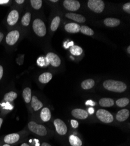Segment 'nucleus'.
Returning a JSON list of instances; mask_svg holds the SVG:
<instances>
[{
  "label": "nucleus",
  "mask_w": 130,
  "mask_h": 146,
  "mask_svg": "<svg viewBox=\"0 0 130 146\" xmlns=\"http://www.w3.org/2000/svg\"><path fill=\"white\" fill-rule=\"evenodd\" d=\"M103 87L108 91L121 93L127 90L126 84L122 81L113 80H106L103 84Z\"/></svg>",
  "instance_id": "obj_1"
},
{
  "label": "nucleus",
  "mask_w": 130,
  "mask_h": 146,
  "mask_svg": "<svg viewBox=\"0 0 130 146\" xmlns=\"http://www.w3.org/2000/svg\"><path fill=\"white\" fill-rule=\"evenodd\" d=\"M29 130L34 135H36L38 136L44 137L46 136L47 134V130L45 126L42 125L38 124L34 121H30L28 125Z\"/></svg>",
  "instance_id": "obj_2"
},
{
  "label": "nucleus",
  "mask_w": 130,
  "mask_h": 146,
  "mask_svg": "<svg viewBox=\"0 0 130 146\" xmlns=\"http://www.w3.org/2000/svg\"><path fill=\"white\" fill-rule=\"evenodd\" d=\"M33 29L38 36L43 37L46 34V27L44 22L40 19H36L33 22Z\"/></svg>",
  "instance_id": "obj_3"
},
{
  "label": "nucleus",
  "mask_w": 130,
  "mask_h": 146,
  "mask_svg": "<svg viewBox=\"0 0 130 146\" xmlns=\"http://www.w3.org/2000/svg\"><path fill=\"white\" fill-rule=\"evenodd\" d=\"M96 116L101 121L105 123H110L114 120L113 115L105 109H100L96 112Z\"/></svg>",
  "instance_id": "obj_4"
},
{
  "label": "nucleus",
  "mask_w": 130,
  "mask_h": 146,
  "mask_svg": "<svg viewBox=\"0 0 130 146\" xmlns=\"http://www.w3.org/2000/svg\"><path fill=\"white\" fill-rule=\"evenodd\" d=\"M88 6L90 9L96 13H101L103 11L105 5L102 0H89Z\"/></svg>",
  "instance_id": "obj_5"
},
{
  "label": "nucleus",
  "mask_w": 130,
  "mask_h": 146,
  "mask_svg": "<svg viewBox=\"0 0 130 146\" xmlns=\"http://www.w3.org/2000/svg\"><path fill=\"white\" fill-rule=\"evenodd\" d=\"M55 130L58 135L64 136L67 133V127L66 124L60 119H56L54 121Z\"/></svg>",
  "instance_id": "obj_6"
},
{
  "label": "nucleus",
  "mask_w": 130,
  "mask_h": 146,
  "mask_svg": "<svg viewBox=\"0 0 130 146\" xmlns=\"http://www.w3.org/2000/svg\"><path fill=\"white\" fill-rule=\"evenodd\" d=\"M20 37V33L18 31L14 30L8 33L6 37V42L8 45L13 46L15 44Z\"/></svg>",
  "instance_id": "obj_7"
},
{
  "label": "nucleus",
  "mask_w": 130,
  "mask_h": 146,
  "mask_svg": "<svg viewBox=\"0 0 130 146\" xmlns=\"http://www.w3.org/2000/svg\"><path fill=\"white\" fill-rule=\"evenodd\" d=\"M21 138V135L19 133H11L5 136L3 138V142L5 144H14L19 141Z\"/></svg>",
  "instance_id": "obj_8"
},
{
  "label": "nucleus",
  "mask_w": 130,
  "mask_h": 146,
  "mask_svg": "<svg viewBox=\"0 0 130 146\" xmlns=\"http://www.w3.org/2000/svg\"><path fill=\"white\" fill-rule=\"evenodd\" d=\"M63 5L65 8L71 11H76L81 7L80 3L77 0H65Z\"/></svg>",
  "instance_id": "obj_9"
},
{
  "label": "nucleus",
  "mask_w": 130,
  "mask_h": 146,
  "mask_svg": "<svg viewBox=\"0 0 130 146\" xmlns=\"http://www.w3.org/2000/svg\"><path fill=\"white\" fill-rule=\"evenodd\" d=\"M46 58L48 59L49 63L53 67H57L61 64V59L56 54L53 53H47Z\"/></svg>",
  "instance_id": "obj_10"
},
{
  "label": "nucleus",
  "mask_w": 130,
  "mask_h": 146,
  "mask_svg": "<svg viewBox=\"0 0 130 146\" xmlns=\"http://www.w3.org/2000/svg\"><path fill=\"white\" fill-rule=\"evenodd\" d=\"M19 17L18 11L16 10H13L11 11L7 17V22L10 26L15 25L18 21Z\"/></svg>",
  "instance_id": "obj_11"
},
{
  "label": "nucleus",
  "mask_w": 130,
  "mask_h": 146,
  "mask_svg": "<svg viewBox=\"0 0 130 146\" xmlns=\"http://www.w3.org/2000/svg\"><path fill=\"white\" fill-rule=\"evenodd\" d=\"M71 114L74 117L82 120L85 119L88 117V112L84 109H73L71 112Z\"/></svg>",
  "instance_id": "obj_12"
},
{
  "label": "nucleus",
  "mask_w": 130,
  "mask_h": 146,
  "mask_svg": "<svg viewBox=\"0 0 130 146\" xmlns=\"http://www.w3.org/2000/svg\"><path fill=\"white\" fill-rule=\"evenodd\" d=\"M30 105L34 111H39L40 109L43 108V103L38 98V97L35 95L32 96V100L30 101Z\"/></svg>",
  "instance_id": "obj_13"
},
{
  "label": "nucleus",
  "mask_w": 130,
  "mask_h": 146,
  "mask_svg": "<svg viewBox=\"0 0 130 146\" xmlns=\"http://www.w3.org/2000/svg\"><path fill=\"white\" fill-rule=\"evenodd\" d=\"M129 116V111L127 109H123L119 111L116 115V119L119 121L122 122V121H125L128 117Z\"/></svg>",
  "instance_id": "obj_14"
},
{
  "label": "nucleus",
  "mask_w": 130,
  "mask_h": 146,
  "mask_svg": "<svg viewBox=\"0 0 130 146\" xmlns=\"http://www.w3.org/2000/svg\"><path fill=\"white\" fill-rule=\"evenodd\" d=\"M65 30L71 33H75L80 31L81 27L78 24L75 23H69L65 25Z\"/></svg>",
  "instance_id": "obj_15"
},
{
  "label": "nucleus",
  "mask_w": 130,
  "mask_h": 146,
  "mask_svg": "<svg viewBox=\"0 0 130 146\" xmlns=\"http://www.w3.org/2000/svg\"><path fill=\"white\" fill-rule=\"evenodd\" d=\"M65 17L70 19H72L79 23H84L86 21V18L84 16L76 13H67L66 14Z\"/></svg>",
  "instance_id": "obj_16"
},
{
  "label": "nucleus",
  "mask_w": 130,
  "mask_h": 146,
  "mask_svg": "<svg viewBox=\"0 0 130 146\" xmlns=\"http://www.w3.org/2000/svg\"><path fill=\"white\" fill-rule=\"evenodd\" d=\"M40 119L44 122H47L50 120L51 115L50 110L48 108H43L40 112Z\"/></svg>",
  "instance_id": "obj_17"
},
{
  "label": "nucleus",
  "mask_w": 130,
  "mask_h": 146,
  "mask_svg": "<svg viewBox=\"0 0 130 146\" xmlns=\"http://www.w3.org/2000/svg\"><path fill=\"white\" fill-rule=\"evenodd\" d=\"M103 22L106 26L113 28L119 26L120 23V21L117 18H108L104 20Z\"/></svg>",
  "instance_id": "obj_18"
},
{
  "label": "nucleus",
  "mask_w": 130,
  "mask_h": 146,
  "mask_svg": "<svg viewBox=\"0 0 130 146\" xmlns=\"http://www.w3.org/2000/svg\"><path fill=\"white\" fill-rule=\"evenodd\" d=\"M18 97V94L14 91H10L5 94L4 96V101L5 102L11 103L16 100Z\"/></svg>",
  "instance_id": "obj_19"
},
{
  "label": "nucleus",
  "mask_w": 130,
  "mask_h": 146,
  "mask_svg": "<svg viewBox=\"0 0 130 146\" xmlns=\"http://www.w3.org/2000/svg\"><path fill=\"white\" fill-rule=\"evenodd\" d=\"M22 96L26 104H29L32 100V90L29 87L25 88L23 91Z\"/></svg>",
  "instance_id": "obj_20"
},
{
  "label": "nucleus",
  "mask_w": 130,
  "mask_h": 146,
  "mask_svg": "<svg viewBox=\"0 0 130 146\" xmlns=\"http://www.w3.org/2000/svg\"><path fill=\"white\" fill-rule=\"evenodd\" d=\"M53 76L50 72H44L39 77V81L42 84H47L52 79Z\"/></svg>",
  "instance_id": "obj_21"
},
{
  "label": "nucleus",
  "mask_w": 130,
  "mask_h": 146,
  "mask_svg": "<svg viewBox=\"0 0 130 146\" xmlns=\"http://www.w3.org/2000/svg\"><path fill=\"white\" fill-rule=\"evenodd\" d=\"M69 142L71 146H82V141L77 136L71 135L69 137Z\"/></svg>",
  "instance_id": "obj_22"
},
{
  "label": "nucleus",
  "mask_w": 130,
  "mask_h": 146,
  "mask_svg": "<svg viewBox=\"0 0 130 146\" xmlns=\"http://www.w3.org/2000/svg\"><path fill=\"white\" fill-rule=\"evenodd\" d=\"M99 105L102 107H111L114 105V102L113 99L109 98H103L100 100Z\"/></svg>",
  "instance_id": "obj_23"
},
{
  "label": "nucleus",
  "mask_w": 130,
  "mask_h": 146,
  "mask_svg": "<svg viewBox=\"0 0 130 146\" xmlns=\"http://www.w3.org/2000/svg\"><path fill=\"white\" fill-rule=\"evenodd\" d=\"M94 81L92 79H88L82 81L81 83V87L84 90H90L94 86Z\"/></svg>",
  "instance_id": "obj_24"
},
{
  "label": "nucleus",
  "mask_w": 130,
  "mask_h": 146,
  "mask_svg": "<svg viewBox=\"0 0 130 146\" xmlns=\"http://www.w3.org/2000/svg\"><path fill=\"white\" fill-rule=\"evenodd\" d=\"M31 20V14L30 13H26L23 16L22 20H21V23L22 24V25L25 26V27H28L30 24Z\"/></svg>",
  "instance_id": "obj_25"
},
{
  "label": "nucleus",
  "mask_w": 130,
  "mask_h": 146,
  "mask_svg": "<svg viewBox=\"0 0 130 146\" xmlns=\"http://www.w3.org/2000/svg\"><path fill=\"white\" fill-rule=\"evenodd\" d=\"M70 52L74 56H79L83 52V50L81 47L74 45L70 48Z\"/></svg>",
  "instance_id": "obj_26"
},
{
  "label": "nucleus",
  "mask_w": 130,
  "mask_h": 146,
  "mask_svg": "<svg viewBox=\"0 0 130 146\" xmlns=\"http://www.w3.org/2000/svg\"><path fill=\"white\" fill-rule=\"evenodd\" d=\"M60 21H61V19H60V17H57V16L55 17L53 19L52 22L51 23V27H50L51 31H55L58 29L59 25H60Z\"/></svg>",
  "instance_id": "obj_27"
},
{
  "label": "nucleus",
  "mask_w": 130,
  "mask_h": 146,
  "mask_svg": "<svg viewBox=\"0 0 130 146\" xmlns=\"http://www.w3.org/2000/svg\"><path fill=\"white\" fill-rule=\"evenodd\" d=\"M116 105L117 106L120 107V108H123L128 105L129 103V100L127 98H120L119 100H117L115 102Z\"/></svg>",
  "instance_id": "obj_28"
},
{
  "label": "nucleus",
  "mask_w": 130,
  "mask_h": 146,
  "mask_svg": "<svg viewBox=\"0 0 130 146\" xmlns=\"http://www.w3.org/2000/svg\"><path fill=\"white\" fill-rule=\"evenodd\" d=\"M80 31L83 34L88 36H92L93 35H94V31L89 27L85 25L81 27Z\"/></svg>",
  "instance_id": "obj_29"
},
{
  "label": "nucleus",
  "mask_w": 130,
  "mask_h": 146,
  "mask_svg": "<svg viewBox=\"0 0 130 146\" xmlns=\"http://www.w3.org/2000/svg\"><path fill=\"white\" fill-rule=\"evenodd\" d=\"M37 63L38 64L40 67H47L50 64L48 59L44 57L39 58L37 61Z\"/></svg>",
  "instance_id": "obj_30"
},
{
  "label": "nucleus",
  "mask_w": 130,
  "mask_h": 146,
  "mask_svg": "<svg viewBox=\"0 0 130 146\" xmlns=\"http://www.w3.org/2000/svg\"><path fill=\"white\" fill-rule=\"evenodd\" d=\"M32 5V7L34 9L38 10L41 8L42 6L43 1L42 0H31L30 1Z\"/></svg>",
  "instance_id": "obj_31"
},
{
  "label": "nucleus",
  "mask_w": 130,
  "mask_h": 146,
  "mask_svg": "<svg viewBox=\"0 0 130 146\" xmlns=\"http://www.w3.org/2000/svg\"><path fill=\"white\" fill-rule=\"evenodd\" d=\"M123 9L125 12H126V13H127L128 14H130V3H127L125 4L123 7Z\"/></svg>",
  "instance_id": "obj_32"
},
{
  "label": "nucleus",
  "mask_w": 130,
  "mask_h": 146,
  "mask_svg": "<svg viewBox=\"0 0 130 146\" xmlns=\"http://www.w3.org/2000/svg\"><path fill=\"white\" fill-rule=\"evenodd\" d=\"M71 126L73 128L76 129L79 126V123L78 121L76 120H71Z\"/></svg>",
  "instance_id": "obj_33"
},
{
  "label": "nucleus",
  "mask_w": 130,
  "mask_h": 146,
  "mask_svg": "<svg viewBox=\"0 0 130 146\" xmlns=\"http://www.w3.org/2000/svg\"><path fill=\"white\" fill-rule=\"evenodd\" d=\"M86 105H90V106H94L96 105V103L92 100H88L85 103Z\"/></svg>",
  "instance_id": "obj_34"
},
{
  "label": "nucleus",
  "mask_w": 130,
  "mask_h": 146,
  "mask_svg": "<svg viewBox=\"0 0 130 146\" xmlns=\"http://www.w3.org/2000/svg\"><path fill=\"white\" fill-rule=\"evenodd\" d=\"M3 73H4V70L2 66L0 65V80H1L3 76Z\"/></svg>",
  "instance_id": "obj_35"
},
{
  "label": "nucleus",
  "mask_w": 130,
  "mask_h": 146,
  "mask_svg": "<svg viewBox=\"0 0 130 146\" xmlns=\"http://www.w3.org/2000/svg\"><path fill=\"white\" fill-rule=\"evenodd\" d=\"M9 2V0H0V5L5 4Z\"/></svg>",
  "instance_id": "obj_36"
},
{
  "label": "nucleus",
  "mask_w": 130,
  "mask_h": 146,
  "mask_svg": "<svg viewBox=\"0 0 130 146\" xmlns=\"http://www.w3.org/2000/svg\"><path fill=\"white\" fill-rule=\"evenodd\" d=\"M88 112L90 115H92L94 112V109H93L92 108H90L88 109Z\"/></svg>",
  "instance_id": "obj_37"
},
{
  "label": "nucleus",
  "mask_w": 130,
  "mask_h": 146,
  "mask_svg": "<svg viewBox=\"0 0 130 146\" xmlns=\"http://www.w3.org/2000/svg\"><path fill=\"white\" fill-rule=\"evenodd\" d=\"M15 2L18 4H22L23 3H24L25 1L24 0H16Z\"/></svg>",
  "instance_id": "obj_38"
},
{
  "label": "nucleus",
  "mask_w": 130,
  "mask_h": 146,
  "mask_svg": "<svg viewBox=\"0 0 130 146\" xmlns=\"http://www.w3.org/2000/svg\"><path fill=\"white\" fill-rule=\"evenodd\" d=\"M4 38V34L2 32H0V43L3 40Z\"/></svg>",
  "instance_id": "obj_39"
},
{
  "label": "nucleus",
  "mask_w": 130,
  "mask_h": 146,
  "mask_svg": "<svg viewBox=\"0 0 130 146\" xmlns=\"http://www.w3.org/2000/svg\"><path fill=\"white\" fill-rule=\"evenodd\" d=\"M41 146H51V145L50 144H49V143H47L46 142H44V143H43L42 144Z\"/></svg>",
  "instance_id": "obj_40"
},
{
  "label": "nucleus",
  "mask_w": 130,
  "mask_h": 146,
  "mask_svg": "<svg viewBox=\"0 0 130 146\" xmlns=\"http://www.w3.org/2000/svg\"><path fill=\"white\" fill-rule=\"evenodd\" d=\"M3 123V119L2 117H0V129Z\"/></svg>",
  "instance_id": "obj_41"
},
{
  "label": "nucleus",
  "mask_w": 130,
  "mask_h": 146,
  "mask_svg": "<svg viewBox=\"0 0 130 146\" xmlns=\"http://www.w3.org/2000/svg\"><path fill=\"white\" fill-rule=\"evenodd\" d=\"M20 146H30L29 144L27 143H23Z\"/></svg>",
  "instance_id": "obj_42"
},
{
  "label": "nucleus",
  "mask_w": 130,
  "mask_h": 146,
  "mask_svg": "<svg viewBox=\"0 0 130 146\" xmlns=\"http://www.w3.org/2000/svg\"><path fill=\"white\" fill-rule=\"evenodd\" d=\"M127 52H128L129 54L130 53V46H129L127 47Z\"/></svg>",
  "instance_id": "obj_43"
},
{
  "label": "nucleus",
  "mask_w": 130,
  "mask_h": 146,
  "mask_svg": "<svg viewBox=\"0 0 130 146\" xmlns=\"http://www.w3.org/2000/svg\"><path fill=\"white\" fill-rule=\"evenodd\" d=\"M1 146H11L10 144H5L4 143V144H3Z\"/></svg>",
  "instance_id": "obj_44"
},
{
  "label": "nucleus",
  "mask_w": 130,
  "mask_h": 146,
  "mask_svg": "<svg viewBox=\"0 0 130 146\" xmlns=\"http://www.w3.org/2000/svg\"><path fill=\"white\" fill-rule=\"evenodd\" d=\"M50 1H51V2H53V3H56V2H58L57 0H51Z\"/></svg>",
  "instance_id": "obj_45"
}]
</instances>
